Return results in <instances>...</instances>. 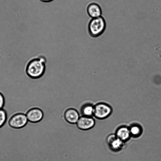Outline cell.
Here are the masks:
<instances>
[{"label":"cell","mask_w":161,"mask_h":161,"mask_svg":"<svg viewBox=\"0 0 161 161\" xmlns=\"http://www.w3.org/2000/svg\"><path fill=\"white\" fill-rule=\"evenodd\" d=\"M25 115L28 121L32 123H37L42 121L44 117L43 111L38 107H32L29 109Z\"/></svg>","instance_id":"5"},{"label":"cell","mask_w":161,"mask_h":161,"mask_svg":"<svg viewBox=\"0 0 161 161\" xmlns=\"http://www.w3.org/2000/svg\"><path fill=\"white\" fill-rule=\"evenodd\" d=\"M86 13L91 18H95L102 16V10L100 5L96 3H89L86 7Z\"/></svg>","instance_id":"9"},{"label":"cell","mask_w":161,"mask_h":161,"mask_svg":"<svg viewBox=\"0 0 161 161\" xmlns=\"http://www.w3.org/2000/svg\"><path fill=\"white\" fill-rule=\"evenodd\" d=\"M106 27V22L102 16L91 18L88 22L87 31L92 37L96 38L101 36L105 31Z\"/></svg>","instance_id":"2"},{"label":"cell","mask_w":161,"mask_h":161,"mask_svg":"<svg viewBox=\"0 0 161 161\" xmlns=\"http://www.w3.org/2000/svg\"><path fill=\"white\" fill-rule=\"evenodd\" d=\"M115 134L118 138L124 142L128 140L131 136L129 127L125 126L119 127Z\"/></svg>","instance_id":"10"},{"label":"cell","mask_w":161,"mask_h":161,"mask_svg":"<svg viewBox=\"0 0 161 161\" xmlns=\"http://www.w3.org/2000/svg\"><path fill=\"white\" fill-rule=\"evenodd\" d=\"M94 105L89 102L84 103L81 106L80 111L82 116L93 117Z\"/></svg>","instance_id":"11"},{"label":"cell","mask_w":161,"mask_h":161,"mask_svg":"<svg viewBox=\"0 0 161 161\" xmlns=\"http://www.w3.org/2000/svg\"><path fill=\"white\" fill-rule=\"evenodd\" d=\"M96 125V121L93 117L81 115L76 123L77 127L83 130L90 129L94 127Z\"/></svg>","instance_id":"7"},{"label":"cell","mask_w":161,"mask_h":161,"mask_svg":"<svg viewBox=\"0 0 161 161\" xmlns=\"http://www.w3.org/2000/svg\"><path fill=\"white\" fill-rule=\"evenodd\" d=\"M8 119L6 111L3 108L0 109V128L6 122Z\"/></svg>","instance_id":"13"},{"label":"cell","mask_w":161,"mask_h":161,"mask_svg":"<svg viewBox=\"0 0 161 161\" xmlns=\"http://www.w3.org/2000/svg\"><path fill=\"white\" fill-rule=\"evenodd\" d=\"M63 116L66 122L71 124H76L80 116L77 110L73 108L66 109L64 113Z\"/></svg>","instance_id":"8"},{"label":"cell","mask_w":161,"mask_h":161,"mask_svg":"<svg viewBox=\"0 0 161 161\" xmlns=\"http://www.w3.org/2000/svg\"><path fill=\"white\" fill-rule=\"evenodd\" d=\"M41 1L44 3H48L52 2L53 0H40Z\"/></svg>","instance_id":"15"},{"label":"cell","mask_w":161,"mask_h":161,"mask_svg":"<svg viewBox=\"0 0 161 161\" xmlns=\"http://www.w3.org/2000/svg\"><path fill=\"white\" fill-rule=\"evenodd\" d=\"M47 58L43 55H40L30 59L27 64L26 72L30 78L37 80L42 77L46 69Z\"/></svg>","instance_id":"1"},{"label":"cell","mask_w":161,"mask_h":161,"mask_svg":"<svg viewBox=\"0 0 161 161\" xmlns=\"http://www.w3.org/2000/svg\"><path fill=\"white\" fill-rule=\"evenodd\" d=\"M131 136L134 137L139 136L142 134V129L141 126L137 124L132 125L129 127Z\"/></svg>","instance_id":"12"},{"label":"cell","mask_w":161,"mask_h":161,"mask_svg":"<svg viewBox=\"0 0 161 161\" xmlns=\"http://www.w3.org/2000/svg\"><path fill=\"white\" fill-rule=\"evenodd\" d=\"M111 107L104 103L100 102L94 105L93 117L98 119H105L108 117L112 113Z\"/></svg>","instance_id":"3"},{"label":"cell","mask_w":161,"mask_h":161,"mask_svg":"<svg viewBox=\"0 0 161 161\" xmlns=\"http://www.w3.org/2000/svg\"><path fill=\"white\" fill-rule=\"evenodd\" d=\"M24 130V131H25V130ZM31 135H32V134H31ZM33 136H34V135H33ZM35 137H36V136H35ZM36 137V138H37ZM37 138V139H38Z\"/></svg>","instance_id":"16"},{"label":"cell","mask_w":161,"mask_h":161,"mask_svg":"<svg viewBox=\"0 0 161 161\" xmlns=\"http://www.w3.org/2000/svg\"><path fill=\"white\" fill-rule=\"evenodd\" d=\"M106 141L111 149L115 151L121 150L125 145V142L118 138L115 134L109 135L106 138Z\"/></svg>","instance_id":"6"},{"label":"cell","mask_w":161,"mask_h":161,"mask_svg":"<svg viewBox=\"0 0 161 161\" xmlns=\"http://www.w3.org/2000/svg\"><path fill=\"white\" fill-rule=\"evenodd\" d=\"M28 121L25 114L18 113L14 114L10 118L8 123L11 127L19 129L25 126Z\"/></svg>","instance_id":"4"},{"label":"cell","mask_w":161,"mask_h":161,"mask_svg":"<svg viewBox=\"0 0 161 161\" xmlns=\"http://www.w3.org/2000/svg\"><path fill=\"white\" fill-rule=\"evenodd\" d=\"M5 98L3 94L0 92V109L3 108L5 105Z\"/></svg>","instance_id":"14"}]
</instances>
